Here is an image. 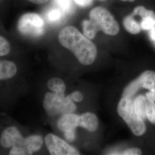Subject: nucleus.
<instances>
[{
	"mask_svg": "<svg viewBox=\"0 0 155 155\" xmlns=\"http://www.w3.org/2000/svg\"><path fill=\"white\" fill-rule=\"evenodd\" d=\"M123 25L127 32L132 35L138 34L141 30L140 24L134 20L131 13L124 18Z\"/></svg>",
	"mask_w": 155,
	"mask_h": 155,
	"instance_id": "obj_13",
	"label": "nucleus"
},
{
	"mask_svg": "<svg viewBox=\"0 0 155 155\" xmlns=\"http://www.w3.org/2000/svg\"><path fill=\"white\" fill-rule=\"evenodd\" d=\"M57 2L64 10H68L71 5L70 0H57Z\"/></svg>",
	"mask_w": 155,
	"mask_h": 155,
	"instance_id": "obj_21",
	"label": "nucleus"
},
{
	"mask_svg": "<svg viewBox=\"0 0 155 155\" xmlns=\"http://www.w3.org/2000/svg\"><path fill=\"white\" fill-rule=\"evenodd\" d=\"M47 87L52 92L56 93H64L66 84L64 81L59 78H52L47 82Z\"/></svg>",
	"mask_w": 155,
	"mask_h": 155,
	"instance_id": "obj_15",
	"label": "nucleus"
},
{
	"mask_svg": "<svg viewBox=\"0 0 155 155\" xmlns=\"http://www.w3.org/2000/svg\"><path fill=\"white\" fill-rule=\"evenodd\" d=\"M147 98L143 95H139L133 101L134 109L136 113L141 118L145 120L147 117L146 102Z\"/></svg>",
	"mask_w": 155,
	"mask_h": 155,
	"instance_id": "obj_14",
	"label": "nucleus"
},
{
	"mask_svg": "<svg viewBox=\"0 0 155 155\" xmlns=\"http://www.w3.org/2000/svg\"><path fill=\"white\" fill-rule=\"evenodd\" d=\"M0 1H1V0H0Z\"/></svg>",
	"mask_w": 155,
	"mask_h": 155,
	"instance_id": "obj_29",
	"label": "nucleus"
},
{
	"mask_svg": "<svg viewBox=\"0 0 155 155\" xmlns=\"http://www.w3.org/2000/svg\"><path fill=\"white\" fill-rule=\"evenodd\" d=\"M146 97L148 100L152 101L153 102H155V89L152 90H150L149 92L147 93Z\"/></svg>",
	"mask_w": 155,
	"mask_h": 155,
	"instance_id": "obj_24",
	"label": "nucleus"
},
{
	"mask_svg": "<svg viewBox=\"0 0 155 155\" xmlns=\"http://www.w3.org/2000/svg\"><path fill=\"white\" fill-rule=\"evenodd\" d=\"M0 144L4 148H12L11 155H26L24 149L25 138L16 127H9L3 130L0 137Z\"/></svg>",
	"mask_w": 155,
	"mask_h": 155,
	"instance_id": "obj_5",
	"label": "nucleus"
},
{
	"mask_svg": "<svg viewBox=\"0 0 155 155\" xmlns=\"http://www.w3.org/2000/svg\"><path fill=\"white\" fill-rule=\"evenodd\" d=\"M89 18L82 22L83 34L89 39H94L100 31L110 36L116 35L120 31L118 23L105 8H94L90 12Z\"/></svg>",
	"mask_w": 155,
	"mask_h": 155,
	"instance_id": "obj_2",
	"label": "nucleus"
},
{
	"mask_svg": "<svg viewBox=\"0 0 155 155\" xmlns=\"http://www.w3.org/2000/svg\"><path fill=\"white\" fill-rule=\"evenodd\" d=\"M17 29L24 36L39 37L44 33V21L38 14L27 13L20 17Z\"/></svg>",
	"mask_w": 155,
	"mask_h": 155,
	"instance_id": "obj_6",
	"label": "nucleus"
},
{
	"mask_svg": "<svg viewBox=\"0 0 155 155\" xmlns=\"http://www.w3.org/2000/svg\"><path fill=\"white\" fill-rule=\"evenodd\" d=\"M141 150L137 148H132L130 149H127L124 151L121 155H141Z\"/></svg>",
	"mask_w": 155,
	"mask_h": 155,
	"instance_id": "obj_19",
	"label": "nucleus"
},
{
	"mask_svg": "<svg viewBox=\"0 0 155 155\" xmlns=\"http://www.w3.org/2000/svg\"><path fill=\"white\" fill-rule=\"evenodd\" d=\"M147 117L152 124H155V102L147 98L146 102Z\"/></svg>",
	"mask_w": 155,
	"mask_h": 155,
	"instance_id": "obj_16",
	"label": "nucleus"
},
{
	"mask_svg": "<svg viewBox=\"0 0 155 155\" xmlns=\"http://www.w3.org/2000/svg\"><path fill=\"white\" fill-rule=\"evenodd\" d=\"M64 137L69 142H72L75 138V130H68L64 132Z\"/></svg>",
	"mask_w": 155,
	"mask_h": 155,
	"instance_id": "obj_20",
	"label": "nucleus"
},
{
	"mask_svg": "<svg viewBox=\"0 0 155 155\" xmlns=\"http://www.w3.org/2000/svg\"><path fill=\"white\" fill-rule=\"evenodd\" d=\"M141 88L152 90L155 89V72L147 70L129 84L125 89L123 97L131 98Z\"/></svg>",
	"mask_w": 155,
	"mask_h": 155,
	"instance_id": "obj_8",
	"label": "nucleus"
},
{
	"mask_svg": "<svg viewBox=\"0 0 155 155\" xmlns=\"http://www.w3.org/2000/svg\"><path fill=\"white\" fill-rule=\"evenodd\" d=\"M74 1L78 5L81 6L82 7H86V6L90 5L93 2V0H74Z\"/></svg>",
	"mask_w": 155,
	"mask_h": 155,
	"instance_id": "obj_23",
	"label": "nucleus"
},
{
	"mask_svg": "<svg viewBox=\"0 0 155 155\" xmlns=\"http://www.w3.org/2000/svg\"><path fill=\"white\" fill-rule=\"evenodd\" d=\"M150 38H151V39H152V40L155 42V25L151 29Z\"/></svg>",
	"mask_w": 155,
	"mask_h": 155,
	"instance_id": "obj_26",
	"label": "nucleus"
},
{
	"mask_svg": "<svg viewBox=\"0 0 155 155\" xmlns=\"http://www.w3.org/2000/svg\"><path fill=\"white\" fill-rule=\"evenodd\" d=\"M79 120L80 116L74 113L62 115L58 122V127L63 132L75 130V129L79 127Z\"/></svg>",
	"mask_w": 155,
	"mask_h": 155,
	"instance_id": "obj_10",
	"label": "nucleus"
},
{
	"mask_svg": "<svg viewBox=\"0 0 155 155\" xmlns=\"http://www.w3.org/2000/svg\"><path fill=\"white\" fill-rule=\"evenodd\" d=\"M117 112L135 136H140L144 134L146 131V126L144 120L134 110L131 98L122 97L117 106Z\"/></svg>",
	"mask_w": 155,
	"mask_h": 155,
	"instance_id": "obj_4",
	"label": "nucleus"
},
{
	"mask_svg": "<svg viewBox=\"0 0 155 155\" xmlns=\"http://www.w3.org/2000/svg\"><path fill=\"white\" fill-rule=\"evenodd\" d=\"M121 1H124V2H127V1H129V2H133V1H134L135 0H121Z\"/></svg>",
	"mask_w": 155,
	"mask_h": 155,
	"instance_id": "obj_27",
	"label": "nucleus"
},
{
	"mask_svg": "<svg viewBox=\"0 0 155 155\" xmlns=\"http://www.w3.org/2000/svg\"><path fill=\"white\" fill-rule=\"evenodd\" d=\"M68 96L74 102H79L83 100V95L80 91H74L71 94L68 95Z\"/></svg>",
	"mask_w": 155,
	"mask_h": 155,
	"instance_id": "obj_18",
	"label": "nucleus"
},
{
	"mask_svg": "<svg viewBox=\"0 0 155 155\" xmlns=\"http://www.w3.org/2000/svg\"><path fill=\"white\" fill-rule=\"evenodd\" d=\"M45 143L51 155H80L75 148L52 133H50L45 136Z\"/></svg>",
	"mask_w": 155,
	"mask_h": 155,
	"instance_id": "obj_7",
	"label": "nucleus"
},
{
	"mask_svg": "<svg viewBox=\"0 0 155 155\" xmlns=\"http://www.w3.org/2000/svg\"><path fill=\"white\" fill-rule=\"evenodd\" d=\"M17 72L16 64L10 61L0 60V81L14 77Z\"/></svg>",
	"mask_w": 155,
	"mask_h": 155,
	"instance_id": "obj_11",
	"label": "nucleus"
},
{
	"mask_svg": "<svg viewBox=\"0 0 155 155\" xmlns=\"http://www.w3.org/2000/svg\"><path fill=\"white\" fill-rule=\"evenodd\" d=\"M11 50V47L8 40L0 35V56L7 55Z\"/></svg>",
	"mask_w": 155,
	"mask_h": 155,
	"instance_id": "obj_17",
	"label": "nucleus"
},
{
	"mask_svg": "<svg viewBox=\"0 0 155 155\" xmlns=\"http://www.w3.org/2000/svg\"><path fill=\"white\" fill-rule=\"evenodd\" d=\"M29 2L37 5H42L47 2L49 0H27Z\"/></svg>",
	"mask_w": 155,
	"mask_h": 155,
	"instance_id": "obj_25",
	"label": "nucleus"
},
{
	"mask_svg": "<svg viewBox=\"0 0 155 155\" xmlns=\"http://www.w3.org/2000/svg\"><path fill=\"white\" fill-rule=\"evenodd\" d=\"M61 17V13L60 12L57 11V10H53L52 11L50 12L49 15H48V18L50 20L52 21H55L58 19H59Z\"/></svg>",
	"mask_w": 155,
	"mask_h": 155,
	"instance_id": "obj_22",
	"label": "nucleus"
},
{
	"mask_svg": "<svg viewBox=\"0 0 155 155\" xmlns=\"http://www.w3.org/2000/svg\"><path fill=\"white\" fill-rule=\"evenodd\" d=\"M79 127L86 129L89 132H94L98 127V118L93 113H85L80 116Z\"/></svg>",
	"mask_w": 155,
	"mask_h": 155,
	"instance_id": "obj_12",
	"label": "nucleus"
},
{
	"mask_svg": "<svg viewBox=\"0 0 155 155\" xmlns=\"http://www.w3.org/2000/svg\"><path fill=\"white\" fill-rule=\"evenodd\" d=\"M98 1H105V0H98Z\"/></svg>",
	"mask_w": 155,
	"mask_h": 155,
	"instance_id": "obj_28",
	"label": "nucleus"
},
{
	"mask_svg": "<svg viewBox=\"0 0 155 155\" xmlns=\"http://www.w3.org/2000/svg\"><path fill=\"white\" fill-rule=\"evenodd\" d=\"M43 106L46 113L50 116L74 113L77 107L68 95L64 93L48 92L45 95Z\"/></svg>",
	"mask_w": 155,
	"mask_h": 155,
	"instance_id": "obj_3",
	"label": "nucleus"
},
{
	"mask_svg": "<svg viewBox=\"0 0 155 155\" xmlns=\"http://www.w3.org/2000/svg\"><path fill=\"white\" fill-rule=\"evenodd\" d=\"M141 17L140 27L141 29L150 30L155 25V13L152 10L145 8L144 6H137L134 8Z\"/></svg>",
	"mask_w": 155,
	"mask_h": 155,
	"instance_id": "obj_9",
	"label": "nucleus"
},
{
	"mask_svg": "<svg viewBox=\"0 0 155 155\" xmlns=\"http://www.w3.org/2000/svg\"><path fill=\"white\" fill-rule=\"evenodd\" d=\"M59 42L71 51L83 65H90L95 61L97 50L95 45L73 26L63 28L58 35Z\"/></svg>",
	"mask_w": 155,
	"mask_h": 155,
	"instance_id": "obj_1",
	"label": "nucleus"
}]
</instances>
